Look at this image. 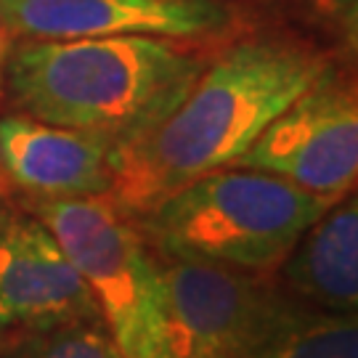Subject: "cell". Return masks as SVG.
Segmentation results:
<instances>
[{"instance_id": "5b68a950", "label": "cell", "mask_w": 358, "mask_h": 358, "mask_svg": "<svg viewBox=\"0 0 358 358\" xmlns=\"http://www.w3.org/2000/svg\"><path fill=\"white\" fill-rule=\"evenodd\" d=\"M173 358H255L300 310L263 273L159 257Z\"/></svg>"}, {"instance_id": "30bf717a", "label": "cell", "mask_w": 358, "mask_h": 358, "mask_svg": "<svg viewBox=\"0 0 358 358\" xmlns=\"http://www.w3.org/2000/svg\"><path fill=\"white\" fill-rule=\"evenodd\" d=\"M284 282L306 303L329 313H356L358 306V205L337 199L297 239L282 263Z\"/></svg>"}, {"instance_id": "7c38bea8", "label": "cell", "mask_w": 358, "mask_h": 358, "mask_svg": "<svg viewBox=\"0 0 358 358\" xmlns=\"http://www.w3.org/2000/svg\"><path fill=\"white\" fill-rule=\"evenodd\" d=\"M0 358H125L103 319H83L13 334Z\"/></svg>"}, {"instance_id": "52a82bcc", "label": "cell", "mask_w": 358, "mask_h": 358, "mask_svg": "<svg viewBox=\"0 0 358 358\" xmlns=\"http://www.w3.org/2000/svg\"><path fill=\"white\" fill-rule=\"evenodd\" d=\"M101 319L96 297L35 213L0 207V329L38 332Z\"/></svg>"}, {"instance_id": "6da1fadb", "label": "cell", "mask_w": 358, "mask_h": 358, "mask_svg": "<svg viewBox=\"0 0 358 358\" xmlns=\"http://www.w3.org/2000/svg\"><path fill=\"white\" fill-rule=\"evenodd\" d=\"M327 64L306 48L244 40L202 66L165 112L115 149L109 199L141 215L180 186L231 167Z\"/></svg>"}, {"instance_id": "3957f363", "label": "cell", "mask_w": 358, "mask_h": 358, "mask_svg": "<svg viewBox=\"0 0 358 358\" xmlns=\"http://www.w3.org/2000/svg\"><path fill=\"white\" fill-rule=\"evenodd\" d=\"M334 202L271 173L223 167L141 213L138 234L159 257L266 273Z\"/></svg>"}, {"instance_id": "8992f818", "label": "cell", "mask_w": 358, "mask_h": 358, "mask_svg": "<svg viewBox=\"0 0 358 358\" xmlns=\"http://www.w3.org/2000/svg\"><path fill=\"white\" fill-rule=\"evenodd\" d=\"M231 167L271 173L306 192L343 199L358 173V103L353 88L324 72Z\"/></svg>"}, {"instance_id": "4fadbf2b", "label": "cell", "mask_w": 358, "mask_h": 358, "mask_svg": "<svg viewBox=\"0 0 358 358\" xmlns=\"http://www.w3.org/2000/svg\"><path fill=\"white\" fill-rule=\"evenodd\" d=\"M337 3H353V0H337Z\"/></svg>"}, {"instance_id": "277c9868", "label": "cell", "mask_w": 358, "mask_h": 358, "mask_svg": "<svg viewBox=\"0 0 358 358\" xmlns=\"http://www.w3.org/2000/svg\"><path fill=\"white\" fill-rule=\"evenodd\" d=\"M53 231L125 358H173L162 260L109 196L40 199Z\"/></svg>"}, {"instance_id": "7a4b0ae2", "label": "cell", "mask_w": 358, "mask_h": 358, "mask_svg": "<svg viewBox=\"0 0 358 358\" xmlns=\"http://www.w3.org/2000/svg\"><path fill=\"white\" fill-rule=\"evenodd\" d=\"M199 69L170 38L29 40L11 53L8 85L35 120L125 138L165 112Z\"/></svg>"}, {"instance_id": "8fae6325", "label": "cell", "mask_w": 358, "mask_h": 358, "mask_svg": "<svg viewBox=\"0 0 358 358\" xmlns=\"http://www.w3.org/2000/svg\"><path fill=\"white\" fill-rule=\"evenodd\" d=\"M255 358H358L356 313L300 308Z\"/></svg>"}, {"instance_id": "ba28073f", "label": "cell", "mask_w": 358, "mask_h": 358, "mask_svg": "<svg viewBox=\"0 0 358 358\" xmlns=\"http://www.w3.org/2000/svg\"><path fill=\"white\" fill-rule=\"evenodd\" d=\"M229 19L217 0H0V24L29 40L202 38Z\"/></svg>"}, {"instance_id": "9c48e42d", "label": "cell", "mask_w": 358, "mask_h": 358, "mask_svg": "<svg viewBox=\"0 0 358 358\" xmlns=\"http://www.w3.org/2000/svg\"><path fill=\"white\" fill-rule=\"evenodd\" d=\"M117 136L51 125L29 115L0 120V173L40 199L109 196Z\"/></svg>"}]
</instances>
